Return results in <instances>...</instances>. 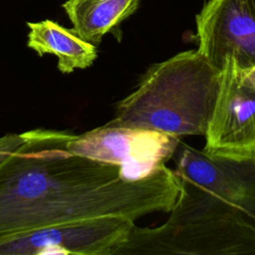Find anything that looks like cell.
<instances>
[{"instance_id":"6da1fadb","label":"cell","mask_w":255,"mask_h":255,"mask_svg":"<svg viewBox=\"0 0 255 255\" xmlns=\"http://www.w3.org/2000/svg\"><path fill=\"white\" fill-rule=\"evenodd\" d=\"M67 130L35 128L0 137V240L59 224L169 212L180 181L165 164L130 179L118 164L72 152Z\"/></svg>"},{"instance_id":"7a4b0ae2","label":"cell","mask_w":255,"mask_h":255,"mask_svg":"<svg viewBox=\"0 0 255 255\" xmlns=\"http://www.w3.org/2000/svg\"><path fill=\"white\" fill-rule=\"evenodd\" d=\"M180 191L169 217L141 227L145 254L255 255V153L226 154L179 142Z\"/></svg>"},{"instance_id":"3957f363","label":"cell","mask_w":255,"mask_h":255,"mask_svg":"<svg viewBox=\"0 0 255 255\" xmlns=\"http://www.w3.org/2000/svg\"><path fill=\"white\" fill-rule=\"evenodd\" d=\"M220 70L198 50L151 65L134 91L118 103L108 126L157 130L178 138L205 135L215 105Z\"/></svg>"},{"instance_id":"277c9868","label":"cell","mask_w":255,"mask_h":255,"mask_svg":"<svg viewBox=\"0 0 255 255\" xmlns=\"http://www.w3.org/2000/svg\"><path fill=\"white\" fill-rule=\"evenodd\" d=\"M180 138L152 129L107 124L74 134L68 148L79 155L118 164L130 179L145 177L174 155Z\"/></svg>"},{"instance_id":"5b68a950","label":"cell","mask_w":255,"mask_h":255,"mask_svg":"<svg viewBox=\"0 0 255 255\" xmlns=\"http://www.w3.org/2000/svg\"><path fill=\"white\" fill-rule=\"evenodd\" d=\"M134 221L126 216H102L37 229L0 240V255H116Z\"/></svg>"},{"instance_id":"8992f818","label":"cell","mask_w":255,"mask_h":255,"mask_svg":"<svg viewBox=\"0 0 255 255\" xmlns=\"http://www.w3.org/2000/svg\"><path fill=\"white\" fill-rule=\"evenodd\" d=\"M198 51L221 70L227 57L255 65V0H209L196 15Z\"/></svg>"},{"instance_id":"52a82bcc","label":"cell","mask_w":255,"mask_h":255,"mask_svg":"<svg viewBox=\"0 0 255 255\" xmlns=\"http://www.w3.org/2000/svg\"><path fill=\"white\" fill-rule=\"evenodd\" d=\"M203 149L226 154L255 153V90L244 85L240 68L227 57L205 133Z\"/></svg>"},{"instance_id":"ba28073f","label":"cell","mask_w":255,"mask_h":255,"mask_svg":"<svg viewBox=\"0 0 255 255\" xmlns=\"http://www.w3.org/2000/svg\"><path fill=\"white\" fill-rule=\"evenodd\" d=\"M29 33L27 46L40 57L51 54L58 58V70L70 74L76 69H86L93 65L98 52L95 45L83 40L72 29L53 20L27 22Z\"/></svg>"},{"instance_id":"9c48e42d","label":"cell","mask_w":255,"mask_h":255,"mask_svg":"<svg viewBox=\"0 0 255 255\" xmlns=\"http://www.w3.org/2000/svg\"><path fill=\"white\" fill-rule=\"evenodd\" d=\"M140 0H67L63 5L73 30L97 46L103 37L138 8Z\"/></svg>"},{"instance_id":"30bf717a","label":"cell","mask_w":255,"mask_h":255,"mask_svg":"<svg viewBox=\"0 0 255 255\" xmlns=\"http://www.w3.org/2000/svg\"><path fill=\"white\" fill-rule=\"evenodd\" d=\"M240 78L244 85L255 90V65L247 69H240Z\"/></svg>"}]
</instances>
